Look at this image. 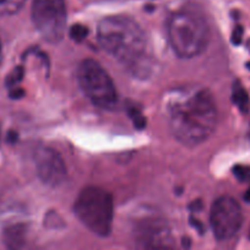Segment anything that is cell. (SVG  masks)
<instances>
[{"instance_id":"obj_22","label":"cell","mask_w":250,"mask_h":250,"mask_svg":"<svg viewBox=\"0 0 250 250\" xmlns=\"http://www.w3.org/2000/svg\"><path fill=\"white\" fill-rule=\"evenodd\" d=\"M2 61V46H1V42H0V63Z\"/></svg>"},{"instance_id":"obj_17","label":"cell","mask_w":250,"mask_h":250,"mask_svg":"<svg viewBox=\"0 0 250 250\" xmlns=\"http://www.w3.org/2000/svg\"><path fill=\"white\" fill-rule=\"evenodd\" d=\"M243 34H244V28H243V26H240V24H237V26L234 27V29H233L232 38H230V41H232V43L234 44V45H239V44L242 43Z\"/></svg>"},{"instance_id":"obj_15","label":"cell","mask_w":250,"mask_h":250,"mask_svg":"<svg viewBox=\"0 0 250 250\" xmlns=\"http://www.w3.org/2000/svg\"><path fill=\"white\" fill-rule=\"evenodd\" d=\"M129 117L131 119L132 124H134V126L136 127V128L142 129L146 127V119H145L144 115H142L139 110L135 109V107L129 110Z\"/></svg>"},{"instance_id":"obj_1","label":"cell","mask_w":250,"mask_h":250,"mask_svg":"<svg viewBox=\"0 0 250 250\" xmlns=\"http://www.w3.org/2000/svg\"><path fill=\"white\" fill-rule=\"evenodd\" d=\"M167 97V121L179 143L196 146L212 136L217 126L218 112L207 88L186 85L173 89Z\"/></svg>"},{"instance_id":"obj_19","label":"cell","mask_w":250,"mask_h":250,"mask_svg":"<svg viewBox=\"0 0 250 250\" xmlns=\"http://www.w3.org/2000/svg\"><path fill=\"white\" fill-rule=\"evenodd\" d=\"M190 224H191V226H193L194 229H195L196 231H198L200 234H202L203 232H205V227H203L202 222L199 221V220L193 219V217H191V219H190Z\"/></svg>"},{"instance_id":"obj_11","label":"cell","mask_w":250,"mask_h":250,"mask_svg":"<svg viewBox=\"0 0 250 250\" xmlns=\"http://www.w3.org/2000/svg\"><path fill=\"white\" fill-rule=\"evenodd\" d=\"M232 102L234 103V105L242 114H247L249 111V94L239 81H235L232 85Z\"/></svg>"},{"instance_id":"obj_5","label":"cell","mask_w":250,"mask_h":250,"mask_svg":"<svg viewBox=\"0 0 250 250\" xmlns=\"http://www.w3.org/2000/svg\"><path fill=\"white\" fill-rule=\"evenodd\" d=\"M131 236L137 250H175L168 221L152 208H142L135 214Z\"/></svg>"},{"instance_id":"obj_23","label":"cell","mask_w":250,"mask_h":250,"mask_svg":"<svg viewBox=\"0 0 250 250\" xmlns=\"http://www.w3.org/2000/svg\"><path fill=\"white\" fill-rule=\"evenodd\" d=\"M249 46H250V43H249ZM247 67L249 68V70H250V62H248V63H247Z\"/></svg>"},{"instance_id":"obj_4","label":"cell","mask_w":250,"mask_h":250,"mask_svg":"<svg viewBox=\"0 0 250 250\" xmlns=\"http://www.w3.org/2000/svg\"><path fill=\"white\" fill-rule=\"evenodd\" d=\"M74 212L96 236H109L114 219V202L109 192L95 186L85 187L76 198Z\"/></svg>"},{"instance_id":"obj_3","label":"cell","mask_w":250,"mask_h":250,"mask_svg":"<svg viewBox=\"0 0 250 250\" xmlns=\"http://www.w3.org/2000/svg\"><path fill=\"white\" fill-rule=\"evenodd\" d=\"M167 36L176 56L191 59L207 48L210 27L200 12L193 9H180L169 16Z\"/></svg>"},{"instance_id":"obj_14","label":"cell","mask_w":250,"mask_h":250,"mask_svg":"<svg viewBox=\"0 0 250 250\" xmlns=\"http://www.w3.org/2000/svg\"><path fill=\"white\" fill-rule=\"evenodd\" d=\"M87 34H88L87 27H85L83 24H80V23L71 26L70 31H69V36H70V38L73 39L74 42H76V43L82 42L83 39L87 37Z\"/></svg>"},{"instance_id":"obj_24","label":"cell","mask_w":250,"mask_h":250,"mask_svg":"<svg viewBox=\"0 0 250 250\" xmlns=\"http://www.w3.org/2000/svg\"><path fill=\"white\" fill-rule=\"evenodd\" d=\"M248 136H249V141H250V126H249V133H248Z\"/></svg>"},{"instance_id":"obj_18","label":"cell","mask_w":250,"mask_h":250,"mask_svg":"<svg viewBox=\"0 0 250 250\" xmlns=\"http://www.w3.org/2000/svg\"><path fill=\"white\" fill-rule=\"evenodd\" d=\"M9 95L11 99H21V98H24L25 95V90L20 87L12 88V89H10Z\"/></svg>"},{"instance_id":"obj_16","label":"cell","mask_w":250,"mask_h":250,"mask_svg":"<svg viewBox=\"0 0 250 250\" xmlns=\"http://www.w3.org/2000/svg\"><path fill=\"white\" fill-rule=\"evenodd\" d=\"M233 175L235 176L239 182H248L250 181V167L243 165H237L233 168Z\"/></svg>"},{"instance_id":"obj_20","label":"cell","mask_w":250,"mask_h":250,"mask_svg":"<svg viewBox=\"0 0 250 250\" xmlns=\"http://www.w3.org/2000/svg\"><path fill=\"white\" fill-rule=\"evenodd\" d=\"M244 202L248 203V204H250V187L248 188L247 192H245V194H244Z\"/></svg>"},{"instance_id":"obj_7","label":"cell","mask_w":250,"mask_h":250,"mask_svg":"<svg viewBox=\"0 0 250 250\" xmlns=\"http://www.w3.org/2000/svg\"><path fill=\"white\" fill-rule=\"evenodd\" d=\"M31 16L44 41L56 44L64 38L68 22L65 0H33Z\"/></svg>"},{"instance_id":"obj_9","label":"cell","mask_w":250,"mask_h":250,"mask_svg":"<svg viewBox=\"0 0 250 250\" xmlns=\"http://www.w3.org/2000/svg\"><path fill=\"white\" fill-rule=\"evenodd\" d=\"M33 163L43 185L56 188L66 180V166L60 154L49 146H38L33 153Z\"/></svg>"},{"instance_id":"obj_6","label":"cell","mask_w":250,"mask_h":250,"mask_svg":"<svg viewBox=\"0 0 250 250\" xmlns=\"http://www.w3.org/2000/svg\"><path fill=\"white\" fill-rule=\"evenodd\" d=\"M76 77L83 94L96 106L104 110H113L117 106L118 93L114 82L97 61L93 59L81 61Z\"/></svg>"},{"instance_id":"obj_8","label":"cell","mask_w":250,"mask_h":250,"mask_svg":"<svg viewBox=\"0 0 250 250\" xmlns=\"http://www.w3.org/2000/svg\"><path fill=\"white\" fill-rule=\"evenodd\" d=\"M210 224L218 241L232 238L243 224V211L237 200L228 195L217 198L211 207Z\"/></svg>"},{"instance_id":"obj_2","label":"cell","mask_w":250,"mask_h":250,"mask_svg":"<svg viewBox=\"0 0 250 250\" xmlns=\"http://www.w3.org/2000/svg\"><path fill=\"white\" fill-rule=\"evenodd\" d=\"M100 46L136 78L146 80L154 71L153 54L144 29L131 17L115 15L98 23Z\"/></svg>"},{"instance_id":"obj_21","label":"cell","mask_w":250,"mask_h":250,"mask_svg":"<svg viewBox=\"0 0 250 250\" xmlns=\"http://www.w3.org/2000/svg\"><path fill=\"white\" fill-rule=\"evenodd\" d=\"M183 247H184V248H185V249L190 248V239H188V238L183 239Z\"/></svg>"},{"instance_id":"obj_26","label":"cell","mask_w":250,"mask_h":250,"mask_svg":"<svg viewBox=\"0 0 250 250\" xmlns=\"http://www.w3.org/2000/svg\"><path fill=\"white\" fill-rule=\"evenodd\" d=\"M0 142H1V136H0Z\"/></svg>"},{"instance_id":"obj_13","label":"cell","mask_w":250,"mask_h":250,"mask_svg":"<svg viewBox=\"0 0 250 250\" xmlns=\"http://www.w3.org/2000/svg\"><path fill=\"white\" fill-rule=\"evenodd\" d=\"M25 75V71L21 66H17L15 67L9 75L6 76V80H5V85H6L9 89H12V88H16L19 87L20 82L22 81Z\"/></svg>"},{"instance_id":"obj_12","label":"cell","mask_w":250,"mask_h":250,"mask_svg":"<svg viewBox=\"0 0 250 250\" xmlns=\"http://www.w3.org/2000/svg\"><path fill=\"white\" fill-rule=\"evenodd\" d=\"M26 0H0V15L10 16L15 15L22 9Z\"/></svg>"},{"instance_id":"obj_25","label":"cell","mask_w":250,"mask_h":250,"mask_svg":"<svg viewBox=\"0 0 250 250\" xmlns=\"http://www.w3.org/2000/svg\"><path fill=\"white\" fill-rule=\"evenodd\" d=\"M249 239H250V229H249Z\"/></svg>"},{"instance_id":"obj_10","label":"cell","mask_w":250,"mask_h":250,"mask_svg":"<svg viewBox=\"0 0 250 250\" xmlns=\"http://www.w3.org/2000/svg\"><path fill=\"white\" fill-rule=\"evenodd\" d=\"M4 242L7 250H38L31 238L26 225L14 224L4 229Z\"/></svg>"}]
</instances>
